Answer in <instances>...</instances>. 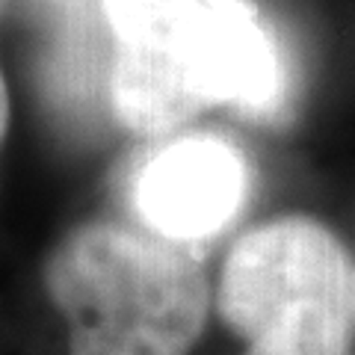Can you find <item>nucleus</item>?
<instances>
[{"mask_svg":"<svg viewBox=\"0 0 355 355\" xmlns=\"http://www.w3.org/2000/svg\"><path fill=\"white\" fill-rule=\"evenodd\" d=\"M9 125V98H6V86H3V77H0V139L6 133Z\"/></svg>","mask_w":355,"mask_h":355,"instance_id":"6","label":"nucleus"},{"mask_svg":"<svg viewBox=\"0 0 355 355\" xmlns=\"http://www.w3.org/2000/svg\"><path fill=\"white\" fill-rule=\"evenodd\" d=\"M107 107L121 128L160 137L207 107L279 121L293 69L252 0H104Z\"/></svg>","mask_w":355,"mask_h":355,"instance_id":"1","label":"nucleus"},{"mask_svg":"<svg viewBox=\"0 0 355 355\" xmlns=\"http://www.w3.org/2000/svg\"><path fill=\"white\" fill-rule=\"evenodd\" d=\"M42 275L69 323V355H190L207 323L210 287L196 252L148 228L86 222Z\"/></svg>","mask_w":355,"mask_h":355,"instance_id":"2","label":"nucleus"},{"mask_svg":"<svg viewBox=\"0 0 355 355\" xmlns=\"http://www.w3.org/2000/svg\"><path fill=\"white\" fill-rule=\"evenodd\" d=\"M51 24L48 89L65 113L98 107L107 98L110 42L104 0H42Z\"/></svg>","mask_w":355,"mask_h":355,"instance_id":"5","label":"nucleus"},{"mask_svg":"<svg viewBox=\"0 0 355 355\" xmlns=\"http://www.w3.org/2000/svg\"><path fill=\"white\" fill-rule=\"evenodd\" d=\"M249 187V160L234 142L216 133H187L146 160L130 198L148 231L193 249L240 216Z\"/></svg>","mask_w":355,"mask_h":355,"instance_id":"4","label":"nucleus"},{"mask_svg":"<svg viewBox=\"0 0 355 355\" xmlns=\"http://www.w3.org/2000/svg\"><path fill=\"white\" fill-rule=\"evenodd\" d=\"M216 314L246 355H352L355 254L311 216L263 222L222 263Z\"/></svg>","mask_w":355,"mask_h":355,"instance_id":"3","label":"nucleus"}]
</instances>
